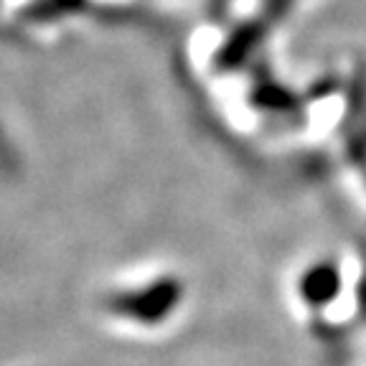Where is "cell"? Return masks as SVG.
I'll list each match as a JSON object with an SVG mask.
<instances>
[{
    "label": "cell",
    "instance_id": "cell-1",
    "mask_svg": "<svg viewBox=\"0 0 366 366\" xmlns=\"http://www.w3.org/2000/svg\"><path fill=\"white\" fill-rule=\"evenodd\" d=\"M178 295H181V290L176 282H153L145 290H132L125 295L120 292L112 300V310L117 315L137 320V323H158L176 308Z\"/></svg>",
    "mask_w": 366,
    "mask_h": 366
},
{
    "label": "cell",
    "instance_id": "cell-2",
    "mask_svg": "<svg viewBox=\"0 0 366 366\" xmlns=\"http://www.w3.org/2000/svg\"><path fill=\"white\" fill-rule=\"evenodd\" d=\"M300 292H303V300L318 305V303H328L336 292V277H333L328 269H313L303 277V285H300Z\"/></svg>",
    "mask_w": 366,
    "mask_h": 366
}]
</instances>
